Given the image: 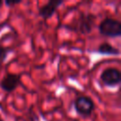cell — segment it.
<instances>
[{
  "instance_id": "1",
  "label": "cell",
  "mask_w": 121,
  "mask_h": 121,
  "mask_svg": "<svg viewBox=\"0 0 121 121\" xmlns=\"http://www.w3.org/2000/svg\"><path fill=\"white\" fill-rule=\"evenodd\" d=\"M98 30L105 37L116 38L121 36V23L116 19L107 17L100 22Z\"/></svg>"
},
{
  "instance_id": "10",
  "label": "cell",
  "mask_w": 121,
  "mask_h": 121,
  "mask_svg": "<svg viewBox=\"0 0 121 121\" xmlns=\"http://www.w3.org/2000/svg\"><path fill=\"white\" fill-rule=\"evenodd\" d=\"M3 4H4V2H3V1H1V0H0V8H1V7H2V6H3Z\"/></svg>"
},
{
  "instance_id": "8",
  "label": "cell",
  "mask_w": 121,
  "mask_h": 121,
  "mask_svg": "<svg viewBox=\"0 0 121 121\" xmlns=\"http://www.w3.org/2000/svg\"><path fill=\"white\" fill-rule=\"evenodd\" d=\"M8 52H9V50L0 43V64H2L5 61V60L7 59Z\"/></svg>"
},
{
  "instance_id": "4",
  "label": "cell",
  "mask_w": 121,
  "mask_h": 121,
  "mask_svg": "<svg viewBox=\"0 0 121 121\" xmlns=\"http://www.w3.org/2000/svg\"><path fill=\"white\" fill-rule=\"evenodd\" d=\"M100 80L108 87L117 86L121 81V72L114 67H109L102 71Z\"/></svg>"
},
{
  "instance_id": "6",
  "label": "cell",
  "mask_w": 121,
  "mask_h": 121,
  "mask_svg": "<svg viewBox=\"0 0 121 121\" xmlns=\"http://www.w3.org/2000/svg\"><path fill=\"white\" fill-rule=\"evenodd\" d=\"M62 4H63L62 0H50L46 4H44L42 8H40L39 15L44 20L50 19L54 15L58 8L61 6Z\"/></svg>"
},
{
  "instance_id": "5",
  "label": "cell",
  "mask_w": 121,
  "mask_h": 121,
  "mask_svg": "<svg viewBox=\"0 0 121 121\" xmlns=\"http://www.w3.org/2000/svg\"><path fill=\"white\" fill-rule=\"evenodd\" d=\"M21 82V75L8 73L4 76V78L0 81V87L3 91L7 93L13 92Z\"/></svg>"
},
{
  "instance_id": "7",
  "label": "cell",
  "mask_w": 121,
  "mask_h": 121,
  "mask_svg": "<svg viewBox=\"0 0 121 121\" xmlns=\"http://www.w3.org/2000/svg\"><path fill=\"white\" fill-rule=\"evenodd\" d=\"M96 51L102 55H115L116 56L119 54V49L112 46L108 42H104V43H100L98 48L96 49Z\"/></svg>"
},
{
  "instance_id": "3",
  "label": "cell",
  "mask_w": 121,
  "mask_h": 121,
  "mask_svg": "<svg viewBox=\"0 0 121 121\" xmlns=\"http://www.w3.org/2000/svg\"><path fill=\"white\" fill-rule=\"evenodd\" d=\"M95 23V16L92 13H83L76 21L74 30L81 34H89L92 32Z\"/></svg>"
},
{
  "instance_id": "9",
  "label": "cell",
  "mask_w": 121,
  "mask_h": 121,
  "mask_svg": "<svg viewBox=\"0 0 121 121\" xmlns=\"http://www.w3.org/2000/svg\"><path fill=\"white\" fill-rule=\"evenodd\" d=\"M21 3H22V1H21V0H18V1H10V0H7V1H5V2H4V4H5L6 6L9 7V8H11V7L15 6V5L21 4Z\"/></svg>"
},
{
  "instance_id": "11",
  "label": "cell",
  "mask_w": 121,
  "mask_h": 121,
  "mask_svg": "<svg viewBox=\"0 0 121 121\" xmlns=\"http://www.w3.org/2000/svg\"><path fill=\"white\" fill-rule=\"evenodd\" d=\"M0 121H4V120H3V119H2V118H0Z\"/></svg>"
},
{
  "instance_id": "2",
  "label": "cell",
  "mask_w": 121,
  "mask_h": 121,
  "mask_svg": "<svg viewBox=\"0 0 121 121\" xmlns=\"http://www.w3.org/2000/svg\"><path fill=\"white\" fill-rule=\"evenodd\" d=\"M74 108L78 114L81 116H90L95 111L94 100L87 95L78 96L74 101Z\"/></svg>"
}]
</instances>
